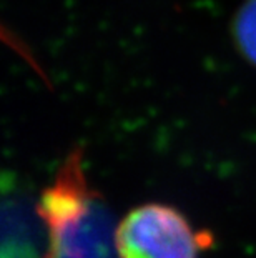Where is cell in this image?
I'll return each instance as SVG.
<instances>
[{
    "mask_svg": "<svg viewBox=\"0 0 256 258\" xmlns=\"http://www.w3.org/2000/svg\"><path fill=\"white\" fill-rule=\"evenodd\" d=\"M208 240L182 212L163 203L133 208L117 225L120 258H198Z\"/></svg>",
    "mask_w": 256,
    "mask_h": 258,
    "instance_id": "7a4b0ae2",
    "label": "cell"
},
{
    "mask_svg": "<svg viewBox=\"0 0 256 258\" xmlns=\"http://www.w3.org/2000/svg\"><path fill=\"white\" fill-rule=\"evenodd\" d=\"M47 245V228L37 227L27 208L5 207L2 258H45Z\"/></svg>",
    "mask_w": 256,
    "mask_h": 258,
    "instance_id": "3957f363",
    "label": "cell"
},
{
    "mask_svg": "<svg viewBox=\"0 0 256 258\" xmlns=\"http://www.w3.org/2000/svg\"><path fill=\"white\" fill-rule=\"evenodd\" d=\"M238 52L256 67V0H244L231 24Z\"/></svg>",
    "mask_w": 256,
    "mask_h": 258,
    "instance_id": "277c9868",
    "label": "cell"
},
{
    "mask_svg": "<svg viewBox=\"0 0 256 258\" xmlns=\"http://www.w3.org/2000/svg\"><path fill=\"white\" fill-rule=\"evenodd\" d=\"M37 212L47 228L45 258H120L117 225L89 185L80 148L68 153L42 191Z\"/></svg>",
    "mask_w": 256,
    "mask_h": 258,
    "instance_id": "6da1fadb",
    "label": "cell"
}]
</instances>
